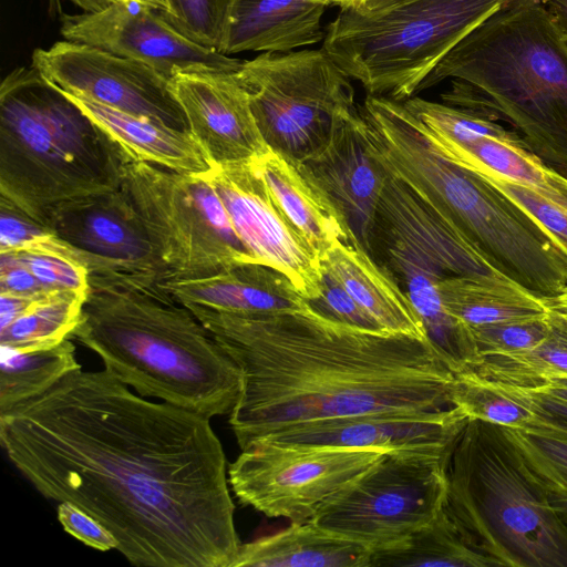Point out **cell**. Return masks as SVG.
Returning a JSON list of instances; mask_svg holds the SVG:
<instances>
[{
    "label": "cell",
    "mask_w": 567,
    "mask_h": 567,
    "mask_svg": "<svg viewBox=\"0 0 567 567\" xmlns=\"http://www.w3.org/2000/svg\"><path fill=\"white\" fill-rule=\"evenodd\" d=\"M45 226L115 272L164 279V266L122 188L62 203L49 212Z\"/></svg>",
    "instance_id": "obj_18"
},
{
    "label": "cell",
    "mask_w": 567,
    "mask_h": 567,
    "mask_svg": "<svg viewBox=\"0 0 567 567\" xmlns=\"http://www.w3.org/2000/svg\"><path fill=\"white\" fill-rule=\"evenodd\" d=\"M544 318L468 328L480 358L507 354L534 348L548 333Z\"/></svg>",
    "instance_id": "obj_38"
},
{
    "label": "cell",
    "mask_w": 567,
    "mask_h": 567,
    "mask_svg": "<svg viewBox=\"0 0 567 567\" xmlns=\"http://www.w3.org/2000/svg\"><path fill=\"white\" fill-rule=\"evenodd\" d=\"M322 0H229L219 52H289L323 40Z\"/></svg>",
    "instance_id": "obj_22"
},
{
    "label": "cell",
    "mask_w": 567,
    "mask_h": 567,
    "mask_svg": "<svg viewBox=\"0 0 567 567\" xmlns=\"http://www.w3.org/2000/svg\"><path fill=\"white\" fill-rule=\"evenodd\" d=\"M390 267L403 278L405 291L421 316L427 337L454 373L473 371L481 358L468 329L444 309L439 281L446 275L408 244L383 237Z\"/></svg>",
    "instance_id": "obj_24"
},
{
    "label": "cell",
    "mask_w": 567,
    "mask_h": 567,
    "mask_svg": "<svg viewBox=\"0 0 567 567\" xmlns=\"http://www.w3.org/2000/svg\"><path fill=\"white\" fill-rule=\"evenodd\" d=\"M365 0H350L348 8H359Z\"/></svg>",
    "instance_id": "obj_52"
},
{
    "label": "cell",
    "mask_w": 567,
    "mask_h": 567,
    "mask_svg": "<svg viewBox=\"0 0 567 567\" xmlns=\"http://www.w3.org/2000/svg\"><path fill=\"white\" fill-rule=\"evenodd\" d=\"M159 286L184 305L255 315L297 310L310 305L280 271L261 262H245L197 279H167Z\"/></svg>",
    "instance_id": "obj_21"
},
{
    "label": "cell",
    "mask_w": 567,
    "mask_h": 567,
    "mask_svg": "<svg viewBox=\"0 0 567 567\" xmlns=\"http://www.w3.org/2000/svg\"><path fill=\"white\" fill-rule=\"evenodd\" d=\"M384 455L364 449L257 443L229 464L228 481L241 505L267 517L303 522Z\"/></svg>",
    "instance_id": "obj_12"
},
{
    "label": "cell",
    "mask_w": 567,
    "mask_h": 567,
    "mask_svg": "<svg viewBox=\"0 0 567 567\" xmlns=\"http://www.w3.org/2000/svg\"><path fill=\"white\" fill-rule=\"evenodd\" d=\"M506 0H399L375 12L341 8L322 50L368 94L404 102L436 64Z\"/></svg>",
    "instance_id": "obj_8"
},
{
    "label": "cell",
    "mask_w": 567,
    "mask_h": 567,
    "mask_svg": "<svg viewBox=\"0 0 567 567\" xmlns=\"http://www.w3.org/2000/svg\"><path fill=\"white\" fill-rule=\"evenodd\" d=\"M309 302L317 311L334 320L364 329L383 330L327 271H322L319 298Z\"/></svg>",
    "instance_id": "obj_42"
},
{
    "label": "cell",
    "mask_w": 567,
    "mask_h": 567,
    "mask_svg": "<svg viewBox=\"0 0 567 567\" xmlns=\"http://www.w3.org/2000/svg\"><path fill=\"white\" fill-rule=\"evenodd\" d=\"M437 289L446 312L467 329L544 318L549 312L542 296L502 275L446 276Z\"/></svg>",
    "instance_id": "obj_28"
},
{
    "label": "cell",
    "mask_w": 567,
    "mask_h": 567,
    "mask_svg": "<svg viewBox=\"0 0 567 567\" xmlns=\"http://www.w3.org/2000/svg\"><path fill=\"white\" fill-rule=\"evenodd\" d=\"M31 60L45 80L65 93L189 132L172 80L143 62L68 40L35 49Z\"/></svg>",
    "instance_id": "obj_14"
},
{
    "label": "cell",
    "mask_w": 567,
    "mask_h": 567,
    "mask_svg": "<svg viewBox=\"0 0 567 567\" xmlns=\"http://www.w3.org/2000/svg\"><path fill=\"white\" fill-rule=\"evenodd\" d=\"M14 252L48 291L89 292L90 272L78 261L44 250H8ZM2 252V251H1Z\"/></svg>",
    "instance_id": "obj_39"
},
{
    "label": "cell",
    "mask_w": 567,
    "mask_h": 567,
    "mask_svg": "<svg viewBox=\"0 0 567 567\" xmlns=\"http://www.w3.org/2000/svg\"><path fill=\"white\" fill-rule=\"evenodd\" d=\"M501 384L518 402L525 404L533 414L527 426L522 430L567 442V402L550 398L532 388Z\"/></svg>",
    "instance_id": "obj_41"
},
{
    "label": "cell",
    "mask_w": 567,
    "mask_h": 567,
    "mask_svg": "<svg viewBox=\"0 0 567 567\" xmlns=\"http://www.w3.org/2000/svg\"><path fill=\"white\" fill-rule=\"evenodd\" d=\"M0 413L42 394L72 371L81 369L71 339L37 351L0 346Z\"/></svg>",
    "instance_id": "obj_31"
},
{
    "label": "cell",
    "mask_w": 567,
    "mask_h": 567,
    "mask_svg": "<svg viewBox=\"0 0 567 567\" xmlns=\"http://www.w3.org/2000/svg\"><path fill=\"white\" fill-rule=\"evenodd\" d=\"M453 78L443 103L508 122L527 148L567 176V41L534 0H506L427 74Z\"/></svg>",
    "instance_id": "obj_4"
},
{
    "label": "cell",
    "mask_w": 567,
    "mask_h": 567,
    "mask_svg": "<svg viewBox=\"0 0 567 567\" xmlns=\"http://www.w3.org/2000/svg\"><path fill=\"white\" fill-rule=\"evenodd\" d=\"M185 306L240 370L228 420L240 451L309 422L452 406L454 373L430 339L348 324L311 305L255 315Z\"/></svg>",
    "instance_id": "obj_2"
},
{
    "label": "cell",
    "mask_w": 567,
    "mask_h": 567,
    "mask_svg": "<svg viewBox=\"0 0 567 567\" xmlns=\"http://www.w3.org/2000/svg\"><path fill=\"white\" fill-rule=\"evenodd\" d=\"M444 508L501 566L567 567V523L503 426L467 420Z\"/></svg>",
    "instance_id": "obj_7"
},
{
    "label": "cell",
    "mask_w": 567,
    "mask_h": 567,
    "mask_svg": "<svg viewBox=\"0 0 567 567\" xmlns=\"http://www.w3.org/2000/svg\"><path fill=\"white\" fill-rule=\"evenodd\" d=\"M257 162L281 207L320 260L338 243H358L342 214L301 161L270 148Z\"/></svg>",
    "instance_id": "obj_25"
},
{
    "label": "cell",
    "mask_w": 567,
    "mask_h": 567,
    "mask_svg": "<svg viewBox=\"0 0 567 567\" xmlns=\"http://www.w3.org/2000/svg\"><path fill=\"white\" fill-rule=\"evenodd\" d=\"M47 292L12 251L0 252V293L37 297Z\"/></svg>",
    "instance_id": "obj_44"
},
{
    "label": "cell",
    "mask_w": 567,
    "mask_h": 567,
    "mask_svg": "<svg viewBox=\"0 0 567 567\" xmlns=\"http://www.w3.org/2000/svg\"><path fill=\"white\" fill-rule=\"evenodd\" d=\"M372 550L311 519L241 544L231 567H370Z\"/></svg>",
    "instance_id": "obj_27"
},
{
    "label": "cell",
    "mask_w": 567,
    "mask_h": 567,
    "mask_svg": "<svg viewBox=\"0 0 567 567\" xmlns=\"http://www.w3.org/2000/svg\"><path fill=\"white\" fill-rule=\"evenodd\" d=\"M423 127L435 147L454 163L494 172L567 210V176L544 163L526 146L493 137L457 144L435 136Z\"/></svg>",
    "instance_id": "obj_29"
},
{
    "label": "cell",
    "mask_w": 567,
    "mask_h": 567,
    "mask_svg": "<svg viewBox=\"0 0 567 567\" xmlns=\"http://www.w3.org/2000/svg\"><path fill=\"white\" fill-rule=\"evenodd\" d=\"M80 7L83 12H100L110 7L116 0H71ZM49 11L52 17L61 12L60 0H49Z\"/></svg>",
    "instance_id": "obj_46"
},
{
    "label": "cell",
    "mask_w": 567,
    "mask_h": 567,
    "mask_svg": "<svg viewBox=\"0 0 567 567\" xmlns=\"http://www.w3.org/2000/svg\"><path fill=\"white\" fill-rule=\"evenodd\" d=\"M122 189L164 266L163 280L197 279L239 264L259 262L243 244L205 176L134 158Z\"/></svg>",
    "instance_id": "obj_9"
},
{
    "label": "cell",
    "mask_w": 567,
    "mask_h": 567,
    "mask_svg": "<svg viewBox=\"0 0 567 567\" xmlns=\"http://www.w3.org/2000/svg\"><path fill=\"white\" fill-rule=\"evenodd\" d=\"M86 297L87 293L65 290L41 296L16 320L0 329V346L37 351L71 339L80 323Z\"/></svg>",
    "instance_id": "obj_33"
},
{
    "label": "cell",
    "mask_w": 567,
    "mask_h": 567,
    "mask_svg": "<svg viewBox=\"0 0 567 567\" xmlns=\"http://www.w3.org/2000/svg\"><path fill=\"white\" fill-rule=\"evenodd\" d=\"M450 401L468 420H481L504 427L525 429L533 415L501 383L472 371L454 374Z\"/></svg>",
    "instance_id": "obj_34"
},
{
    "label": "cell",
    "mask_w": 567,
    "mask_h": 567,
    "mask_svg": "<svg viewBox=\"0 0 567 567\" xmlns=\"http://www.w3.org/2000/svg\"><path fill=\"white\" fill-rule=\"evenodd\" d=\"M0 443L43 497L99 519L132 565L233 566L241 543L209 417L81 368L0 413Z\"/></svg>",
    "instance_id": "obj_1"
},
{
    "label": "cell",
    "mask_w": 567,
    "mask_h": 567,
    "mask_svg": "<svg viewBox=\"0 0 567 567\" xmlns=\"http://www.w3.org/2000/svg\"><path fill=\"white\" fill-rule=\"evenodd\" d=\"M402 103L430 133L444 140L470 144L493 137L526 146L516 131L506 130L486 115L415 96Z\"/></svg>",
    "instance_id": "obj_35"
},
{
    "label": "cell",
    "mask_w": 567,
    "mask_h": 567,
    "mask_svg": "<svg viewBox=\"0 0 567 567\" xmlns=\"http://www.w3.org/2000/svg\"><path fill=\"white\" fill-rule=\"evenodd\" d=\"M534 1L545 9L563 39L567 41V0Z\"/></svg>",
    "instance_id": "obj_45"
},
{
    "label": "cell",
    "mask_w": 567,
    "mask_h": 567,
    "mask_svg": "<svg viewBox=\"0 0 567 567\" xmlns=\"http://www.w3.org/2000/svg\"><path fill=\"white\" fill-rule=\"evenodd\" d=\"M399 0H365L359 8H354L363 13L379 12Z\"/></svg>",
    "instance_id": "obj_49"
},
{
    "label": "cell",
    "mask_w": 567,
    "mask_h": 567,
    "mask_svg": "<svg viewBox=\"0 0 567 567\" xmlns=\"http://www.w3.org/2000/svg\"><path fill=\"white\" fill-rule=\"evenodd\" d=\"M64 40L143 62L171 80L204 69L239 70L244 60L200 45L163 12L140 0H116L100 12L62 14Z\"/></svg>",
    "instance_id": "obj_15"
},
{
    "label": "cell",
    "mask_w": 567,
    "mask_h": 567,
    "mask_svg": "<svg viewBox=\"0 0 567 567\" xmlns=\"http://www.w3.org/2000/svg\"><path fill=\"white\" fill-rule=\"evenodd\" d=\"M465 167V166H464ZM488 181L513 202L519 205L547 230H549L567 250V210L544 198L530 188L506 179L484 168L467 167Z\"/></svg>",
    "instance_id": "obj_40"
},
{
    "label": "cell",
    "mask_w": 567,
    "mask_h": 567,
    "mask_svg": "<svg viewBox=\"0 0 567 567\" xmlns=\"http://www.w3.org/2000/svg\"><path fill=\"white\" fill-rule=\"evenodd\" d=\"M359 118L358 106L342 116L327 141L301 162L342 214L358 243L372 256L383 171L364 145Z\"/></svg>",
    "instance_id": "obj_19"
},
{
    "label": "cell",
    "mask_w": 567,
    "mask_h": 567,
    "mask_svg": "<svg viewBox=\"0 0 567 567\" xmlns=\"http://www.w3.org/2000/svg\"><path fill=\"white\" fill-rule=\"evenodd\" d=\"M543 300L549 311L567 318V288L554 297H543Z\"/></svg>",
    "instance_id": "obj_48"
},
{
    "label": "cell",
    "mask_w": 567,
    "mask_h": 567,
    "mask_svg": "<svg viewBox=\"0 0 567 567\" xmlns=\"http://www.w3.org/2000/svg\"><path fill=\"white\" fill-rule=\"evenodd\" d=\"M73 339L140 395L205 415H229L241 373L209 330L154 277L90 275Z\"/></svg>",
    "instance_id": "obj_3"
},
{
    "label": "cell",
    "mask_w": 567,
    "mask_h": 567,
    "mask_svg": "<svg viewBox=\"0 0 567 567\" xmlns=\"http://www.w3.org/2000/svg\"><path fill=\"white\" fill-rule=\"evenodd\" d=\"M548 324L546 338L534 348L484 357L472 372L487 380L533 389L549 379L567 377V318L549 311Z\"/></svg>",
    "instance_id": "obj_32"
},
{
    "label": "cell",
    "mask_w": 567,
    "mask_h": 567,
    "mask_svg": "<svg viewBox=\"0 0 567 567\" xmlns=\"http://www.w3.org/2000/svg\"><path fill=\"white\" fill-rule=\"evenodd\" d=\"M134 157L30 66L0 86V197L45 226L65 202L118 190Z\"/></svg>",
    "instance_id": "obj_6"
},
{
    "label": "cell",
    "mask_w": 567,
    "mask_h": 567,
    "mask_svg": "<svg viewBox=\"0 0 567 567\" xmlns=\"http://www.w3.org/2000/svg\"><path fill=\"white\" fill-rule=\"evenodd\" d=\"M58 519L66 533L91 548L101 551L117 548L114 535L99 519L71 502L59 504Z\"/></svg>",
    "instance_id": "obj_43"
},
{
    "label": "cell",
    "mask_w": 567,
    "mask_h": 567,
    "mask_svg": "<svg viewBox=\"0 0 567 567\" xmlns=\"http://www.w3.org/2000/svg\"><path fill=\"white\" fill-rule=\"evenodd\" d=\"M153 8H156L163 12H167L169 10V0H140Z\"/></svg>",
    "instance_id": "obj_50"
},
{
    "label": "cell",
    "mask_w": 567,
    "mask_h": 567,
    "mask_svg": "<svg viewBox=\"0 0 567 567\" xmlns=\"http://www.w3.org/2000/svg\"><path fill=\"white\" fill-rule=\"evenodd\" d=\"M504 429L567 523V442L522 429Z\"/></svg>",
    "instance_id": "obj_36"
},
{
    "label": "cell",
    "mask_w": 567,
    "mask_h": 567,
    "mask_svg": "<svg viewBox=\"0 0 567 567\" xmlns=\"http://www.w3.org/2000/svg\"><path fill=\"white\" fill-rule=\"evenodd\" d=\"M203 176L218 194L249 252L282 272L309 301L319 298L320 257L281 207L257 159L214 165Z\"/></svg>",
    "instance_id": "obj_13"
},
{
    "label": "cell",
    "mask_w": 567,
    "mask_h": 567,
    "mask_svg": "<svg viewBox=\"0 0 567 567\" xmlns=\"http://www.w3.org/2000/svg\"><path fill=\"white\" fill-rule=\"evenodd\" d=\"M355 302L385 331L429 339L423 320L394 275L358 243H338L320 260Z\"/></svg>",
    "instance_id": "obj_23"
},
{
    "label": "cell",
    "mask_w": 567,
    "mask_h": 567,
    "mask_svg": "<svg viewBox=\"0 0 567 567\" xmlns=\"http://www.w3.org/2000/svg\"><path fill=\"white\" fill-rule=\"evenodd\" d=\"M467 420L455 406L369 413L296 425L255 444L349 447L392 455L449 457Z\"/></svg>",
    "instance_id": "obj_16"
},
{
    "label": "cell",
    "mask_w": 567,
    "mask_h": 567,
    "mask_svg": "<svg viewBox=\"0 0 567 567\" xmlns=\"http://www.w3.org/2000/svg\"><path fill=\"white\" fill-rule=\"evenodd\" d=\"M324 1L328 6H338L341 8H348L349 7V2L350 0H322Z\"/></svg>",
    "instance_id": "obj_51"
},
{
    "label": "cell",
    "mask_w": 567,
    "mask_h": 567,
    "mask_svg": "<svg viewBox=\"0 0 567 567\" xmlns=\"http://www.w3.org/2000/svg\"><path fill=\"white\" fill-rule=\"evenodd\" d=\"M229 0H169L166 20L194 42L219 52Z\"/></svg>",
    "instance_id": "obj_37"
},
{
    "label": "cell",
    "mask_w": 567,
    "mask_h": 567,
    "mask_svg": "<svg viewBox=\"0 0 567 567\" xmlns=\"http://www.w3.org/2000/svg\"><path fill=\"white\" fill-rule=\"evenodd\" d=\"M534 390L550 398L567 402V377L549 379L540 386L534 388Z\"/></svg>",
    "instance_id": "obj_47"
},
{
    "label": "cell",
    "mask_w": 567,
    "mask_h": 567,
    "mask_svg": "<svg viewBox=\"0 0 567 567\" xmlns=\"http://www.w3.org/2000/svg\"><path fill=\"white\" fill-rule=\"evenodd\" d=\"M499 567L443 508L430 523L372 551L370 567Z\"/></svg>",
    "instance_id": "obj_30"
},
{
    "label": "cell",
    "mask_w": 567,
    "mask_h": 567,
    "mask_svg": "<svg viewBox=\"0 0 567 567\" xmlns=\"http://www.w3.org/2000/svg\"><path fill=\"white\" fill-rule=\"evenodd\" d=\"M450 457L385 454L310 519L372 551L389 546L444 508Z\"/></svg>",
    "instance_id": "obj_11"
},
{
    "label": "cell",
    "mask_w": 567,
    "mask_h": 567,
    "mask_svg": "<svg viewBox=\"0 0 567 567\" xmlns=\"http://www.w3.org/2000/svg\"><path fill=\"white\" fill-rule=\"evenodd\" d=\"M382 171L377 204L378 236L408 244L446 276L501 275L427 199Z\"/></svg>",
    "instance_id": "obj_20"
},
{
    "label": "cell",
    "mask_w": 567,
    "mask_h": 567,
    "mask_svg": "<svg viewBox=\"0 0 567 567\" xmlns=\"http://www.w3.org/2000/svg\"><path fill=\"white\" fill-rule=\"evenodd\" d=\"M63 93L135 159L189 175L206 174L214 166L187 131L123 112L82 95Z\"/></svg>",
    "instance_id": "obj_26"
},
{
    "label": "cell",
    "mask_w": 567,
    "mask_h": 567,
    "mask_svg": "<svg viewBox=\"0 0 567 567\" xmlns=\"http://www.w3.org/2000/svg\"><path fill=\"white\" fill-rule=\"evenodd\" d=\"M367 148L502 276L542 297L567 288V250L559 240L488 181L445 157L404 105L392 104L377 115Z\"/></svg>",
    "instance_id": "obj_5"
},
{
    "label": "cell",
    "mask_w": 567,
    "mask_h": 567,
    "mask_svg": "<svg viewBox=\"0 0 567 567\" xmlns=\"http://www.w3.org/2000/svg\"><path fill=\"white\" fill-rule=\"evenodd\" d=\"M238 71L204 69L172 79L189 133L214 165L254 161L270 150Z\"/></svg>",
    "instance_id": "obj_17"
},
{
    "label": "cell",
    "mask_w": 567,
    "mask_h": 567,
    "mask_svg": "<svg viewBox=\"0 0 567 567\" xmlns=\"http://www.w3.org/2000/svg\"><path fill=\"white\" fill-rule=\"evenodd\" d=\"M267 145L302 161L354 111L350 76L322 50L265 52L238 71Z\"/></svg>",
    "instance_id": "obj_10"
}]
</instances>
